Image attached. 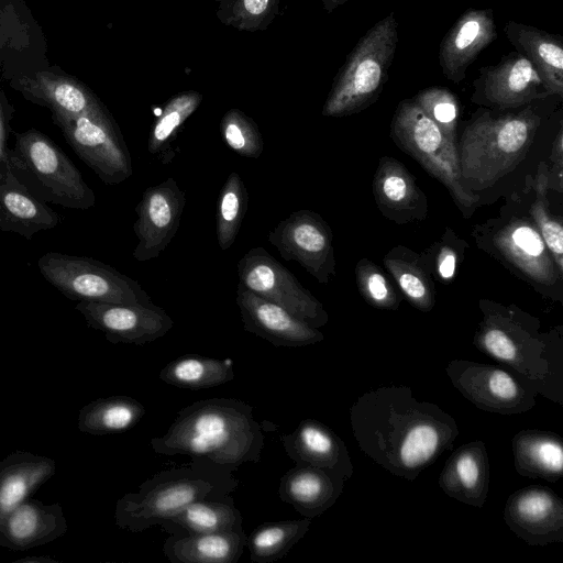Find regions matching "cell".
<instances>
[{"label": "cell", "mask_w": 563, "mask_h": 563, "mask_svg": "<svg viewBox=\"0 0 563 563\" xmlns=\"http://www.w3.org/2000/svg\"><path fill=\"white\" fill-rule=\"evenodd\" d=\"M280 441L295 464L322 468L344 481L353 474L351 456L343 440L316 419L301 420L292 432L283 434Z\"/></svg>", "instance_id": "ffe728a7"}, {"label": "cell", "mask_w": 563, "mask_h": 563, "mask_svg": "<svg viewBox=\"0 0 563 563\" xmlns=\"http://www.w3.org/2000/svg\"><path fill=\"white\" fill-rule=\"evenodd\" d=\"M243 5L247 13L260 15L266 10L268 0H243Z\"/></svg>", "instance_id": "bcb514c9"}, {"label": "cell", "mask_w": 563, "mask_h": 563, "mask_svg": "<svg viewBox=\"0 0 563 563\" xmlns=\"http://www.w3.org/2000/svg\"><path fill=\"white\" fill-rule=\"evenodd\" d=\"M540 122L530 108L501 117L484 113L473 120L457 151L464 184L488 188L512 172L526 157Z\"/></svg>", "instance_id": "5b68a950"}, {"label": "cell", "mask_w": 563, "mask_h": 563, "mask_svg": "<svg viewBox=\"0 0 563 563\" xmlns=\"http://www.w3.org/2000/svg\"><path fill=\"white\" fill-rule=\"evenodd\" d=\"M161 526L172 534L244 531L242 514L231 497L196 500Z\"/></svg>", "instance_id": "1f68e13d"}, {"label": "cell", "mask_w": 563, "mask_h": 563, "mask_svg": "<svg viewBox=\"0 0 563 563\" xmlns=\"http://www.w3.org/2000/svg\"><path fill=\"white\" fill-rule=\"evenodd\" d=\"M75 309L90 328L101 331L114 344L143 345L164 336L174 327L168 313L155 303L78 301Z\"/></svg>", "instance_id": "9a60e30c"}, {"label": "cell", "mask_w": 563, "mask_h": 563, "mask_svg": "<svg viewBox=\"0 0 563 563\" xmlns=\"http://www.w3.org/2000/svg\"><path fill=\"white\" fill-rule=\"evenodd\" d=\"M68 530L59 503L25 499L0 517V545L25 551L49 543Z\"/></svg>", "instance_id": "d6986e66"}, {"label": "cell", "mask_w": 563, "mask_h": 563, "mask_svg": "<svg viewBox=\"0 0 563 563\" xmlns=\"http://www.w3.org/2000/svg\"><path fill=\"white\" fill-rule=\"evenodd\" d=\"M549 189V169L541 164L537 177V199L531 205L530 214L536 222V228L548 246L554 263L563 274V228L560 220L551 214L547 199Z\"/></svg>", "instance_id": "f35d334b"}, {"label": "cell", "mask_w": 563, "mask_h": 563, "mask_svg": "<svg viewBox=\"0 0 563 563\" xmlns=\"http://www.w3.org/2000/svg\"><path fill=\"white\" fill-rule=\"evenodd\" d=\"M151 446L159 455L202 457L236 470L261 461L264 434L250 404L209 398L179 410L167 431L151 439Z\"/></svg>", "instance_id": "7a4b0ae2"}, {"label": "cell", "mask_w": 563, "mask_h": 563, "mask_svg": "<svg viewBox=\"0 0 563 563\" xmlns=\"http://www.w3.org/2000/svg\"><path fill=\"white\" fill-rule=\"evenodd\" d=\"M9 164L15 177L46 203L79 210L96 203L95 192L79 169L55 142L35 129L14 134Z\"/></svg>", "instance_id": "8992f818"}, {"label": "cell", "mask_w": 563, "mask_h": 563, "mask_svg": "<svg viewBox=\"0 0 563 563\" xmlns=\"http://www.w3.org/2000/svg\"><path fill=\"white\" fill-rule=\"evenodd\" d=\"M390 135L399 148L448 188L464 217H470L476 208L478 196L463 181L456 144L444 136L413 100L399 102L391 121Z\"/></svg>", "instance_id": "ba28073f"}, {"label": "cell", "mask_w": 563, "mask_h": 563, "mask_svg": "<svg viewBox=\"0 0 563 563\" xmlns=\"http://www.w3.org/2000/svg\"><path fill=\"white\" fill-rule=\"evenodd\" d=\"M445 371L463 397L482 410L516 415L530 410L537 404V394L500 367L453 360Z\"/></svg>", "instance_id": "7c38bea8"}, {"label": "cell", "mask_w": 563, "mask_h": 563, "mask_svg": "<svg viewBox=\"0 0 563 563\" xmlns=\"http://www.w3.org/2000/svg\"><path fill=\"white\" fill-rule=\"evenodd\" d=\"M457 251L450 244H437L433 247L432 267L439 279L451 280L455 275Z\"/></svg>", "instance_id": "7bdbcfd3"}, {"label": "cell", "mask_w": 563, "mask_h": 563, "mask_svg": "<svg viewBox=\"0 0 563 563\" xmlns=\"http://www.w3.org/2000/svg\"><path fill=\"white\" fill-rule=\"evenodd\" d=\"M356 283L362 297L379 309H397L401 297L373 262L362 258L355 268Z\"/></svg>", "instance_id": "b9f144b4"}, {"label": "cell", "mask_w": 563, "mask_h": 563, "mask_svg": "<svg viewBox=\"0 0 563 563\" xmlns=\"http://www.w3.org/2000/svg\"><path fill=\"white\" fill-rule=\"evenodd\" d=\"M344 483L343 478L322 468L295 464L280 478L277 493L282 501L302 517L313 519L336 501Z\"/></svg>", "instance_id": "cb8c5ba5"}, {"label": "cell", "mask_w": 563, "mask_h": 563, "mask_svg": "<svg viewBox=\"0 0 563 563\" xmlns=\"http://www.w3.org/2000/svg\"><path fill=\"white\" fill-rule=\"evenodd\" d=\"M11 109L5 100L0 96V173L5 172L10 168L9 164V135L12 132L11 121Z\"/></svg>", "instance_id": "ee69618b"}, {"label": "cell", "mask_w": 563, "mask_h": 563, "mask_svg": "<svg viewBox=\"0 0 563 563\" xmlns=\"http://www.w3.org/2000/svg\"><path fill=\"white\" fill-rule=\"evenodd\" d=\"M476 97L499 109L517 108L550 96L534 66L518 52L481 69Z\"/></svg>", "instance_id": "ac0fdd59"}, {"label": "cell", "mask_w": 563, "mask_h": 563, "mask_svg": "<svg viewBox=\"0 0 563 563\" xmlns=\"http://www.w3.org/2000/svg\"><path fill=\"white\" fill-rule=\"evenodd\" d=\"M234 471L202 457H191L187 465L161 471L136 492L118 499L115 525L141 532L169 520L196 500L229 498L239 485Z\"/></svg>", "instance_id": "277c9868"}, {"label": "cell", "mask_w": 563, "mask_h": 563, "mask_svg": "<svg viewBox=\"0 0 563 563\" xmlns=\"http://www.w3.org/2000/svg\"><path fill=\"white\" fill-rule=\"evenodd\" d=\"M312 519H286L265 522L257 526L246 544L250 559L254 563H272L284 556L297 544L308 531Z\"/></svg>", "instance_id": "d590c367"}, {"label": "cell", "mask_w": 563, "mask_h": 563, "mask_svg": "<svg viewBox=\"0 0 563 563\" xmlns=\"http://www.w3.org/2000/svg\"><path fill=\"white\" fill-rule=\"evenodd\" d=\"M347 0H324V2L330 7V8H335L336 5L339 4H342L343 2H345Z\"/></svg>", "instance_id": "c3c4849f"}, {"label": "cell", "mask_w": 563, "mask_h": 563, "mask_svg": "<svg viewBox=\"0 0 563 563\" xmlns=\"http://www.w3.org/2000/svg\"><path fill=\"white\" fill-rule=\"evenodd\" d=\"M56 473L54 459L16 450L0 461V517L27 499Z\"/></svg>", "instance_id": "83f0119b"}, {"label": "cell", "mask_w": 563, "mask_h": 563, "mask_svg": "<svg viewBox=\"0 0 563 563\" xmlns=\"http://www.w3.org/2000/svg\"><path fill=\"white\" fill-rule=\"evenodd\" d=\"M235 377L233 361L198 354H185L167 363L159 379L170 386L191 390L221 386Z\"/></svg>", "instance_id": "836d02e7"}, {"label": "cell", "mask_w": 563, "mask_h": 563, "mask_svg": "<svg viewBox=\"0 0 563 563\" xmlns=\"http://www.w3.org/2000/svg\"><path fill=\"white\" fill-rule=\"evenodd\" d=\"M201 101L197 92L180 93L165 106L152 125L147 139V152L163 164L169 163L175 152L173 145L185 121L194 113Z\"/></svg>", "instance_id": "8d00e7d4"}, {"label": "cell", "mask_w": 563, "mask_h": 563, "mask_svg": "<svg viewBox=\"0 0 563 563\" xmlns=\"http://www.w3.org/2000/svg\"><path fill=\"white\" fill-rule=\"evenodd\" d=\"M504 519L530 545L563 541V501L549 487L528 486L509 496Z\"/></svg>", "instance_id": "2e32d148"}, {"label": "cell", "mask_w": 563, "mask_h": 563, "mask_svg": "<svg viewBox=\"0 0 563 563\" xmlns=\"http://www.w3.org/2000/svg\"><path fill=\"white\" fill-rule=\"evenodd\" d=\"M236 305L243 328L274 346L299 347L316 344L324 339L318 328L296 318L289 311L264 299L239 283Z\"/></svg>", "instance_id": "e0dca14e"}, {"label": "cell", "mask_w": 563, "mask_h": 563, "mask_svg": "<svg viewBox=\"0 0 563 563\" xmlns=\"http://www.w3.org/2000/svg\"><path fill=\"white\" fill-rule=\"evenodd\" d=\"M360 449L395 476L413 481L459 435L455 419L438 405L419 401L407 386L361 395L350 409Z\"/></svg>", "instance_id": "6da1fadb"}, {"label": "cell", "mask_w": 563, "mask_h": 563, "mask_svg": "<svg viewBox=\"0 0 563 563\" xmlns=\"http://www.w3.org/2000/svg\"><path fill=\"white\" fill-rule=\"evenodd\" d=\"M398 43V23L390 12L357 42L324 103L322 114L342 117L375 102L388 78Z\"/></svg>", "instance_id": "52a82bcc"}, {"label": "cell", "mask_w": 563, "mask_h": 563, "mask_svg": "<svg viewBox=\"0 0 563 563\" xmlns=\"http://www.w3.org/2000/svg\"><path fill=\"white\" fill-rule=\"evenodd\" d=\"M563 131L559 129L556 139L553 143L551 159L553 161V168L549 169V189H553L554 183L555 189L562 191V170H563Z\"/></svg>", "instance_id": "f6af8a7d"}, {"label": "cell", "mask_w": 563, "mask_h": 563, "mask_svg": "<svg viewBox=\"0 0 563 563\" xmlns=\"http://www.w3.org/2000/svg\"><path fill=\"white\" fill-rule=\"evenodd\" d=\"M13 563H59L51 555H30L21 558Z\"/></svg>", "instance_id": "7dc6e473"}, {"label": "cell", "mask_w": 563, "mask_h": 563, "mask_svg": "<svg viewBox=\"0 0 563 563\" xmlns=\"http://www.w3.org/2000/svg\"><path fill=\"white\" fill-rule=\"evenodd\" d=\"M496 37L490 10L472 9L463 13L440 45L439 63L446 78L454 84L461 82L470 65Z\"/></svg>", "instance_id": "7402d4cb"}, {"label": "cell", "mask_w": 563, "mask_h": 563, "mask_svg": "<svg viewBox=\"0 0 563 563\" xmlns=\"http://www.w3.org/2000/svg\"><path fill=\"white\" fill-rule=\"evenodd\" d=\"M239 283L264 299L279 305L311 327L329 320L322 303L262 246L249 250L238 262Z\"/></svg>", "instance_id": "8fae6325"}, {"label": "cell", "mask_w": 563, "mask_h": 563, "mask_svg": "<svg viewBox=\"0 0 563 563\" xmlns=\"http://www.w3.org/2000/svg\"><path fill=\"white\" fill-rule=\"evenodd\" d=\"M144 415L143 404L131 396L101 397L79 410L77 427L92 435L122 433L135 427Z\"/></svg>", "instance_id": "d6a6232c"}, {"label": "cell", "mask_w": 563, "mask_h": 563, "mask_svg": "<svg viewBox=\"0 0 563 563\" xmlns=\"http://www.w3.org/2000/svg\"><path fill=\"white\" fill-rule=\"evenodd\" d=\"M20 90L33 102L46 106L57 114L76 117L103 107L76 79L45 71L23 81Z\"/></svg>", "instance_id": "f546056e"}, {"label": "cell", "mask_w": 563, "mask_h": 563, "mask_svg": "<svg viewBox=\"0 0 563 563\" xmlns=\"http://www.w3.org/2000/svg\"><path fill=\"white\" fill-rule=\"evenodd\" d=\"M249 207V192L242 177L231 172L218 200L216 235L222 251L230 249L240 232Z\"/></svg>", "instance_id": "74e56055"}, {"label": "cell", "mask_w": 563, "mask_h": 563, "mask_svg": "<svg viewBox=\"0 0 563 563\" xmlns=\"http://www.w3.org/2000/svg\"><path fill=\"white\" fill-rule=\"evenodd\" d=\"M223 142L238 155L258 158L264 150V141L255 122L244 112L228 111L220 124Z\"/></svg>", "instance_id": "ab89813d"}, {"label": "cell", "mask_w": 563, "mask_h": 563, "mask_svg": "<svg viewBox=\"0 0 563 563\" xmlns=\"http://www.w3.org/2000/svg\"><path fill=\"white\" fill-rule=\"evenodd\" d=\"M517 52L538 70L551 95H563V38L531 25L509 21L504 29Z\"/></svg>", "instance_id": "4316f807"}, {"label": "cell", "mask_w": 563, "mask_h": 563, "mask_svg": "<svg viewBox=\"0 0 563 563\" xmlns=\"http://www.w3.org/2000/svg\"><path fill=\"white\" fill-rule=\"evenodd\" d=\"M246 544L245 531L170 534L163 552L172 563H238Z\"/></svg>", "instance_id": "f1b7e54d"}, {"label": "cell", "mask_w": 563, "mask_h": 563, "mask_svg": "<svg viewBox=\"0 0 563 563\" xmlns=\"http://www.w3.org/2000/svg\"><path fill=\"white\" fill-rule=\"evenodd\" d=\"M484 318L474 344L482 352L510 367L519 380L558 404L563 397L561 342L539 332L538 321L520 310L483 305Z\"/></svg>", "instance_id": "3957f363"}, {"label": "cell", "mask_w": 563, "mask_h": 563, "mask_svg": "<svg viewBox=\"0 0 563 563\" xmlns=\"http://www.w3.org/2000/svg\"><path fill=\"white\" fill-rule=\"evenodd\" d=\"M422 111L438 125L444 136L455 143L459 120V101L448 89L427 88L412 99Z\"/></svg>", "instance_id": "60d3db41"}, {"label": "cell", "mask_w": 563, "mask_h": 563, "mask_svg": "<svg viewBox=\"0 0 563 563\" xmlns=\"http://www.w3.org/2000/svg\"><path fill=\"white\" fill-rule=\"evenodd\" d=\"M373 192L379 210L394 221L402 223L426 216L424 195L407 168L395 158H380Z\"/></svg>", "instance_id": "484cf974"}, {"label": "cell", "mask_w": 563, "mask_h": 563, "mask_svg": "<svg viewBox=\"0 0 563 563\" xmlns=\"http://www.w3.org/2000/svg\"><path fill=\"white\" fill-rule=\"evenodd\" d=\"M499 254L531 280L552 286L562 276L538 229L523 219H512L493 238Z\"/></svg>", "instance_id": "44dd1931"}, {"label": "cell", "mask_w": 563, "mask_h": 563, "mask_svg": "<svg viewBox=\"0 0 563 563\" xmlns=\"http://www.w3.org/2000/svg\"><path fill=\"white\" fill-rule=\"evenodd\" d=\"M515 468L530 478L558 482L563 474V441L549 431L522 430L511 440Z\"/></svg>", "instance_id": "4dcf8cb0"}, {"label": "cell", "mask_w": 563, "mask_h": 563, "mask_svg": "<svg viewBox=\"0 0 563 563\" xmlns=\"http://www.w3.org/2000/svg\"><path fill=\"white\" fill-rule=\"evenodd\" d=\"M52 119L77 156L101 181L118 185L131 177L130 152L103 107L76 117L52 113Z\"/></svg>", "instance_id": "30bf717a"}, {"label": "cell", "mask_w": 563, "mask_h": 563, "mask_svg": "<svg viewBox=\"0 0 563 563\" xmlns=\"http://www.w3.org/2000/svg\"><path fill=\"white\" fill-rule=\"evenodd\" d=\"M386 269L417 309L429 311L435 303V289L422 258L409 249L397 246L384 257Z\"/></svg>", "instance_id": "e575fe53"}, {"label": "cell", "mask_w": 563, "mask_h": 563, "mask_svg": "<svg viewBox=\"0 0 563 563\" xmlns=\"http://www.w3.org/2000/svg\"><path fill=\"white\" fill-rule=\"evenodd\" d=\"M439 486L448 496L482 508L489 487V462L485 443L475 440L455 450L444 464Z\"/></svg>", "instance_id": "603a6c76"}, {"label": "cell", "mask_w": 563, "mask_h": 563, "mask_svg": "<svg viewBox=\"0 0 563 563\" xmlns=\"http://www.w3.org/2000/svg\"><path fill=\"white\" fill-rule=\"evenodd\" d=\"M59 216L37 199L12 173H0V231L27 240L40 231L55 228Z\"/></svg>", "instance_id": "d4e9b609"}, {"label": "cell", "mask_w": 563, "mask_h": 563, "mask_svg": "<svg viewBox=\"0 0 563 563\" xmlns=\"http://www.w3.org/2000/svg\"><path fill=\"white\" fill-rule=\"evenodd\" d=\"M185 203V191L173 177L143 191L135 206L133 230L139 243L132 253L134 260H155L165 251L179 229Z\"/></svg>", "instance_id": "5bb4252c"}, {"label": "cell", "mask_w": 563, "mask_h": 563, "mask_svg": "<svg viewBox=\"0 0 563 563\" xmlns=\"http://www.w3.org/2000/svg\"><path fill=\"white\" fill-rule=\"evenodd\" d=\"M267 239L285 261L297 262L320 284L335 275L332 231L319 213L295 211L279 221Z\"/></svg>", "instance_id": "4fadbf2b"}, {"label": "cell", "mask_w": 563, "mask_h": 563, "mask_svg": "<svg viewBox=\"0 0 563 563\" xmlns=\"http://www.w3.org/2000/svg\"><path fill=\"white\" fill-rule=\"evenodd\" d=\"M37 267L44 279L70 300L154 303L136 280L92 257L47 252L38 258Z\"/></svg>", "instance_id": "9c48e42d"}]
</instances>
